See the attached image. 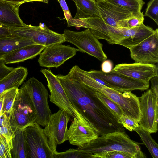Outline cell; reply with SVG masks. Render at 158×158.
<instances>
[{
  "label": "cell",
  "instance_id": "33",
  "mask_svg": "<svg viewBox=\"0 0 158 158\" xmlns=\"http://www.w3.org/2000/svg\"><path fill=\"white\" fill-rule=\"evenodd\" d=\"M144 18L143 12L137 15H134L127 20L128 28H131L138 26L143 23Z\"/></svg>",
  "mask_w": 158,
  "mask_h": 158
},
{
  "label": "cell",
  "instance_id": "9",
  "mask_svg": "<svg viewBox=\"0 0 158 158\" xmlns=\"http://www.w3.org/2000/svg\"><path fill=\"white\" fill-rule=\"evenodd\" d=\"M84 72L88 75L100 79L108 85L109 88L121 93L136 90L143 91L148 89L149 86V82L133 79L112 70L109 73L102 70H84Z\"/></svg>",
  "mask_w": 158,
  "mask_h": 158
},
{
  "label": "cell",
  "instance_id": "24",
  "mask_svg": "<svg viewBox=\"0 0 158 158\" xmlns=\"http://www.w3.org/2000/svg\"><path fill=\"white\" fill-rule=\"evenodd\" d=\"M122 7L135 15H139L145 2L143 0H107Z\"/></svg>",
  "mask_w": 158,
  "mask_h": 158
},
{
  "label": "cell",
  "instance_id": "30",
  "mask_svg": "<svg viewBox=\"0 0 158 158\" xmlns=\"http://www.w3.org/2000/svg\"><path fill=\"white\" fill-rule=\"evenodd\" d=\"M144 16L151 18L158 25V0H150L148 2Z\"/></svg>",
  "mask_w": 158,
  "mask_h": 158
},
{
  "label": "cell",
  "instance_id": "41",
  "mask_svg": "<svg viewBox=\"0 0 158 158\" xmlns=\"http://www.w3.org/2000/svg\"></svg>",
  "mask_w": 158,
  "mask_h": 158
},
{
  "label": "cell",
  "instance_id": "3",
  "mask_svg": "<svg viewBox=\"0 0 158 158\" xmlns=\"http://www.w3.org/2000/svg\"><path fill=\"white\" fill-rule=\"evenodd\" d=\"M80 148L89 154L90 158L93 155L112 151L125 152L135 158H146L139 143L132 140L125 131H114L98 136Z\"/></svg>",
  "mask_w": 158,
  "mask_h": 158
},
{
  "label": "cell",
  "instance_id": "23",
  "mask_svg": "<svg viewBox=\"0 0 158 158\" xmlns=\"http://www.w3.org/2000/svg\"><path fill=\"white\" fill-rule=\"evenodd\" d=\"M140 137L154 158H158V145L151 137L150 133L139 125L134 130Z\"/></svg>",
  "mask_w": 158,
  "mask_h": 158
},
{
  "label": "cell",
  "instance_id": "39",
  "mask_svg": "<svg viewBox=\"0 0 158 158\" xmlns=\"http://www.w3.org/2000/svg\"><path fill=\"white\" fill-rule=\"evenodd\" d=\"M6 1L20 3L21 4L27 2L36 1L35 0H2Z\"/></svg>",
  "mask_w": 158,
  "mask_h": 158
},
{
  "label": "cell",
  "instance_id": "7",
  "mask_svg": "<svg viewBox=\"0 0 158 158\" xmlns=\"http://www.w3.org/2000/svg\"><path fill=\"white\" fill-rule=\"evenodd\" d=\"M8 29L12 34L31 40L36 44L45 47L66 42L63 34L55 32L41 23L39 26L25 24L23 26Z\"/></svg>",
  "mask_w": 158,
  "mask_h": 158
},
{
  "label": "cell",
  "instance_id": "21",
  "mask_svg": "<svg viewBox=\"0 0 158 158\" xmlns=\"http://www.w3.org/2000/svg\"><path fill=\"white\" fill-rule=\"evenodd\" d=\"M28 70L24 67L14 68L9 73L0 80V94L6 90L18 88L26 79Z\"/></svg>",
  "mask_w": 158,
  "mask_h": 158
},
{
  "label": "cell",
  "instance_id": "13",
  "mask_svg": "<svg viewBox=\"0 0 158 158\" xmlns=\"http://www.w3.org/2000/svg\"><path fill=\"white\" fill-rule=\"evenodd\" d=\"M78 49L56 44L45 47L40 54L38 62L41 67L57 68L75 56Z\"/></svg>",
  "mask_w": 158,
  "mask_h": 158
},
{
  "label": "cell",
  "instance_id": "38",
  "mask_svg": "<svg viewBox=\"0 0 158 158\" xmlns=\"http://www.w3.org/2000/svg\"><path fill=\"white\" fill-rule=\"evenodd\" d=\"M10 34L8 28L0 25V35H6Z\"/></svg>",
  "mask_w": 158,
  "mask_h": 158
},
{
  "label": "cell",
  "instance_id": "35",
  "mask_svg": "<svg viewBox=\"0 0 158 158\" xmlns=\"http://www.w3.org/2000/svg\"><path fill=\"white\" fill-rule=\"evenodd\" d=\"M63 10L64 15L67 22L71 20L72 18L70 11L65 0H58Z\"/></svg>",
  "mask_w": 158,
  "mask_h": 158
},
{
  "label": "cell",
  "instance_id": "5",
  "mask_svg": "<svg viewBox=\"0 0 158 158\" xmlns=\"http://www.w3.org/2000/svg\"><path fill=\"white\" fill-rule=\"evenodd\" d=\"M27 158H54L48 137L36 123L23 129Z\"/></svg>",
  "mask_w": 158,
  "mask_h": 158
},
{
  "label": "cell",
  "instance_id": "6",
  "mask_svg": "<svg viewBox=\"0 0 158 158\" xmlns=\"http://www.w3.org/2000/svg\"><path fill=\"white\" fill-rule=\"evenodd\" d=\"M29 94L35 116V123L44 127L52 114L48 101V91L43 83L32 77L24 83Z\"/></svg>",
  "mask_w": 158,
  "mask_h": 158
},
{
  "label": "cell",
  "instance_id": "26",
  "mask_svg": "<svg viewBox=\"0 0 158 158\" xmlns=\"http://www.w3.org/2000/svg\"><path fill=\"white\" fill-rule=\"evenodd\" d=\"M14 132L11 126L10 117L5 113H0V135L12 144Z\"/></svg>",
  "mask_w": 158,
  "mask_h": 158
},
{
  "label": "cell",
  "instance_id": "40",
  "mask_svg": "<svg viewBox=\"0 0 158 158\" xmlns=\"http://www.w3.org/2000/svg\"><path fill=\"white\" fill-rule=\"evenodd\" d=\"M44 3H48V0H44Z\"/></svg>",
  "mask_w": 158,
  "mask_h": 158
},
{
  "label": "cell",
  "instance_id": "8",
  "mask_svg": "<svg viewBox=\"0 0 158 158\" xmlns=\"http://www.w3.org/2000/svg\"><path fill=\"white\" fill-rule=\"evenodd\" d=\"M63 34L66 42L75 45L79 51L86 53L101 61L106 59L107 56L103 50L102 44L90 29L87 28L81 31L65 29Z\"/></svg>",
  "mask_w": 158,
  "mask_h": 158
},
{
  "label": "cell",
  "instance_id": "25",
  "mask_svg": "<svg viewBox=\"0 0 158 158\" xmlns=\"http://www.w3.org/2000/svg\"><path fill=\"white\" fill-rule=\"evenodd\" d=\"M75 3L77 8L91 16L101 17L96 0H71Z\"/></svg>",
  "mask_w": 158,
  "mask_h": 158
},
{
  "label": "cell",
  "instance_id": "16",
  "mask_svg": "<svg viewBox=\"0 0 158 158\" xmlns=\"http://www.w3.org/2000/svg\"><path fill=\"white\" fill-rule=\"evenodd\" d=\"M131 58L135 62L154 64L158 62V29L149 37L130 48Z\"/></svg>",
  "mask_w": 158,
  "mask_h": 158
},
{
  "label": "cell",
  "instance_id": "15",
  "mask_svg": "<svg viewBox=\"0 0 158 158\" xmlns=\"http://www.w3.org/2000/svg\"><path fill=\"white\" fill-rule=\"evenodd\" d=\"M40 72L46 77L50 94V101L74 117L76 116V109L70 102L64 90L56 75L50 70L42 69Z\"/></svg>",
  "mask_w": 158,
  "mask_h": 158
},
{
  "label": "cell",
  "instance_id": "31",
  "mask_svg": "<svg viewBox=\"0 0 158 158\" xmlns=\"http://www.w3.org/2000/svg\"><path fill=\"white\" fill-rule=\"evenodd\" d=\"M135 158L128 153L117 151H107L92 155L91 158Z\"/></svg>",
  "mask_w": 158,
  "mask_h": 158
},
{
  "label": "cell",
  "instance_id": "12",
  "mask_svg": "<svg viewBox=\"0 0 158 158\" xmlns=\"http://www.w3.org/2000/svg\"><path fill=\"white\" fill-rule=\"evenodd\" d=\"M139 98L142 115L139 126L150 133H156L158 130V97L150 89Z\"/></svg>",
  "mask_w": 158,
  "mask_h": 158
},
{
  "label": "cell",
  "instance_id": "28",
  "mask_svg": "<svg viewBox=\"0 0 158 158\" xmlns=\"http://www.w3.org/2000/svg\"><path fill=\"white\" fill-rule=\"evenodd\" d=\"M54 158H90V155L81 149L70 148L64 152H57Z\"/></svg>",
  "mask_w": 158,
  "mask_h": 158
},
{
  "label": "cell",
  "instance_id": "17",
  "mask_svg": "<svg viewBox=\"0 0 158 158\" xmlns=\"http://www.w3.org/2000/svg\"><path fill=\"white\" fill-rule=\"evenodd\" d=\"M112 70L131 78L147 82L158 75L157 66L153 64L122 63L116 65Z\"/></svg>",
  "mask_w": 158,
  "mask_h": 158
},
{
  "label": "cell",
  "instance_id": "4",
  "mask_svg": "<svg viewBox=\"0 0 158 158\" xmlns=\"http://www.w3.org/2000/svg\"><path fill=\"white\" fill-rule=\"evenodd\" d=\"M35 116L28 91L24 83L18 92L10 116V122L14 132L23 129L35 123Z\"/></svg>",
  "mask_w": 158,
  "mask_h": 158
},
{
  "label": "cell",
  "instance_id": "10",
  "mask_svg": "<svg viewBox=\"0 0 158 158\" xmlns=\"http://www.w3.org/2000/svg\"><path fill=\"white\" fill-rule=\"evenodd\" d=\"M76 117L72 120L67 133V140L78 148H82L97 138L98 130L76 109Z\"/></svg>",
  "mask_w": 158,
  "mask_h": 158
},
{
  "label": "cell",
  "instance_id": "27",
  "mask_svg": "<svg viewBox=\"0 0 158 158\" xmlns=\"http://www.w3.org/2000/svg\"><path fill=\"white\" fill-rule=\"evenodd\" d=\"M18 89V88L13 87L7 89L2 93L3 102L1 112L5 113L9 117Z\"/></svg>",
  "mask_w": 158,
  "mask_h": 158
},
{
  "label": "cell",
  "instance_id": "19",
  "mask_svg": "<svg viewBox=\"0 0 158 158\" xmlns=\"http://www.w3.org/2000/svg\"><path fill=\"white\" fill-rule=\"evenodd\" d=\"M45 47L36 44L23 46L5 55L1 60L5 64L24 62L35 57L40 54Z\"/></svg>",
  "mask_w": 158,
  "mask_h": 158
},
{
  "label": "cell",
  "instance_id": "14",
  "mask_svg": "<svg viewBox=\"0 0 158 158\" xmlns=\"http://www.w3.org/2000/svg\"><path fill=\"white\" fill-rule=\"evenodd\" d=\"M96 1L101 16L100 18L105 23L110 26L128 28L127 20L133 15H137L107 0Z\"/></svg>",
  "mask_w": 158,
  "mask_h": 158
},
{
  "label": "cell",
  "instance_id": "2",
  "mask_svg": "<svg viewBox=\"0 0 158 158\" xmlns=\"http://www.w3.org/2000/svg\"><path fill=\"white\" fill-rule=\"evenodd\" d=\"M74 78L109 98L120 108L123 115L138 123L140 121L142 115L139 98L131 92L121 93L106 86L85 74L80 69L76 72Z\"/></svg>",
  "mask_w": 158,
  "mask_h": 158
},
{
  "label": "cell",
  "instance_id": "37",
  "mask_svg": "<svg viewBox=\"0 0 158 158\" xmlns=\"http://www.w3.org/2000/svg\"><path fill=\"white\" fill-rule=\"evenodd\" d=\"M151 89L158 97V75L155 76L151 79Z\"/></svg>",
  "mask_w": 158,
  "mask_h": 158
},
{
  "label": "cell",
  "instance_id": "20",
  "mask_svg": "<svg viewBox=\"0 0 158 158\" xmlns=\"http://www.w3.org/2000/svg\"><path fill=\"white\" fill-rule=\"evenodd\" d=\"M35 44L31 40L11 33L6 35H0V59L1 60L5 55L16 49Z\"/></svg>",
  "mask_w": 158,
  "mask_h": 158
},
{
  "label": "cell",
  "instance_id": "22",
  "mask_svg": "<svg viewBox=\"0 0 158 158\" xmlns=\"http://www.w3.org/2000/svg\"><path fill=\"white\" fill-rule=\"evenodd\" d=\"M11 153L12 158H27L23 129H19L14 131Z\"/></svg>",
  "mask_w": 158,
  "mask_h": 158
},
{
  "label": "cell",
  "instance_id": "1",
  "mask_svg": "<svg viewBox=\"0 0 158 158\" xmlns=\"http://www.w3.org/2000/svg\"><path fill=\"white\" fill-rule=\"evenodd\" d=\"M56 76L72 105L98 130L99 136L125 131L114 113L96 96L95 90L67 75Z\"/></svg>",
  "mask_w": 158,
  "mask_h": 158
},
{
  "label": "cell",
  "instance_id": "29",
  "mask_svg": "<svg viewBox=\"0 0 158 158\" xmlns=\"http://www.w3.org/2000/svg\"><path fill=\"white\" fill-rule=\"evenodd\" d=\"M96 96L104 102L112 111L117 118L118 119L123 114L122 110L118 106L102 93L98 91H95Z\"/></svg>",
  "mask_w": 158,
  "mask_h": 158
},
{
  "label": "cell",
  "instance_id": "36",
  "mask_svg": "<svg viewBox=\"0 0 158 158\" xmlns=\"http://www.w3.org/2000/svg\"><path fill=\"white\" fill-rule=\"evenodd\" d=\"M113 64L111 61L105 60L103 61L101 65L102 71L105 73H109L113 69Z\"/></svg>",
  "mask_w": 158,
  "mask_h": 158
},
{
  "label": "cell",
  "instance_id": "11",
  "mask_svg": "<svg viewBox=\"0 0 158 158\" xmlns=\"http://www.w3.org/2000/svg\"><path fill=\"white\" fill-rule=\"evenodd\" d=\"M71 117L67 112L59 109L56 112L50 115L43 129L54 154L57 152V145L67 140V125Z\"/></svg>",
  "mask_w": 158,
  "mask_h": 158
},
{
  "label": "cell",
  "instance_id": "34",
  "mask_svg": "<svg viewBox=\"0 0 158 158\" xmlns=\"http://www.w3.org/2000/svg\"><path fill=\"white\" fill-rule=\"evenodd\" d=\"M14 69L13 67L6 66L3 60L0 59V80L11 72Z\"/></svg>",
  "mask_w": 158,
  "mask_h": 158
},
{
  "label": "cell",
  "instance_id": "18",
  "mask_svg": "<svg viewBox=\"0 0 158 158\" xmlns=\"http://www.w3.org/2000/svg\"><path fill=\"white\" fill-rule=\"evenodd\" d=\"M21 5L0 0V24L7 28L20 27L25 25L19 13Z\"/></svg>",
  "mask_w": 158,
  "mask_h": 158
},
{
  "label": "cell",
  "instance_id": "32",
  "mask_svg": "<svg viewBox=\"0 0 158 158\" xmlns=\"http://www.w3.org/2000/svg\"><path fill=\"white\" fill-rule=\"evenodd\" d=\"M118 120L120 123L123 127L131 132L139 125L138 123L123 114L118 119Z\"/></svg>",
  "mask_w": 158,
  "mask_h": 158
}]
</instances>
